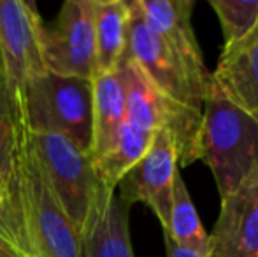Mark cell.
<instances>
[{
    "instance_id": "3957f363",
    "label": "cell",
    "mask_w": 258,
    "mask_h": 257,
    "mask_svg": "<svg viewBox=\"0 0 258 257\" xmlns=\"http://www.w3.org/2000/svg\"><path fill=\"white\" fill-rule=\"evenodd\" d=\"M16 111L23 115L30 132L61 134L92 157L93 83L90 79L48 71L27 86L23 106Z\"/></svg>"
},
{
    "instance_id": "9a60e30c",
    "label": "cell",
    "mask_w": 258,
    "mask_h": 257,
    "mask_svg": "<svg viewBox=\"0 0 258 257\" xmlns=\"http://www.w3.org/2000/svg\"><path fill=\"white\" fill-rule=\"evenodd\" d=\"M93 144L92 161L112 146L125 124V93L118 71L99 74L93 79Z\"/></svg>"
},
{
    "instance_id": "ac0fdd59",
    "label": "cell",
    "mask_w": 258,
    "mask_h": 257,
    "mask_svg": "<svg viewBox=\"0 0 258 257\" xmlns=\"http://www.w3.org/2000/svg\"><path fill=\"white\" fill-rule=\"evenodd\" d=\"M223 34V46L248 37L258 25V0H209Z\"/></svg>"
},
{
    "instance_id": "44dd1931",
    "label": "cell",
    "mask_w": 258,
    "mask_h": 257,
    "mask_svg": "<svg viewBox=\"0 0 258 257\" xmlns=\"http://www.w3.org/2000/svg\"><path fill=\"white\" fill-rule=\"evenodd\" d=\"M0 257H18L14 245L9 240H6L2 233H0Z\"/></svg>"
},
{
    "instance_id": "8fae6325",
    "label": "cell",
    "mask_w": 258,
    "mask_h": 257,
    "mask_svg": "<svg viewBox=\"0 0 258 257\" xmlns=\"http://www.w3.org/2000/svg\"><path fill=\"white\" fill-rule=\"evenodd\" d=\"M128 210L114 190L100 183L79 231L81 257H134Z\"/></svg>"
},
{
    "instance_id": "4fadbf2b",
    "label": "cell",
    "mask_w": 258,
    "mask_h": 257,
    "mask_svg": "<svg viewBox=\"0 0 258 257\" xmlns=\"http://www.w3.org/2000/svg\"><path fill=\"white\" fill-rule=\"evenodd\" d=\"M211 72L223 95L258 124V25L242 41L223 46Z\"/></svg>"
},
{
    "instance_id": "7c38bea8",
    "label": "cell",
    "mask_w": 258,
    "mask_h": 257,
    "mask_svg": "<svg viewBox=\"0 0 258 257\" xmlns=\"http://www.w3.org/2000/svg\"><path fill=\"white\" fill-rule=\"evenodd\" d=\"M209 247L211 257H258V182L221 199Z\"/></svg>"
},
{
    "instance_id": "7402d4cb",
    "label": "cell",
    "mask_w": 258,
    "mask_h": 257,
    "mask_svg": "<svg viewBox=\"0 0 258 257\" xmlns=\"http://www.w3.org/2000/svg\"><path fill=\"white\" fill-rule=\"evenodd\" d=\"M16 252H18V257H34V252H32L30 248H27V250H23V248H16Z\"/></svg>"
},
{
    "instance_id": "30bf717a",
    "label": "cell",
    "mask_w": 258,
    "mask_h": 257,
    "mask_svg": "<svg viewBox=\"0 0 258 257\" xmlns=\"http://www.w3.org/2000/svg\"><path fill=\"white\" fill-rule=\"evenodd\" d=\"M136 4L144 21L169 44L195 86L207 97L213 72L204 62L191 23L195 0H136Z\"/></svg>"
},
{
    "instance_id": "5b68a950",
    "label": "cell",
    "mask_w": 258,
    "mask_h": 257,
    "mask_svg": "<svg viewBox=\"0 0 258 257\" xmlns=\"http://www.w3.org/2000/svg\"><path fill=\"white\" fill-rule=\"evenodd\" d=\"M0 55L7 92L21 110L27 86L48 72L44 23L34 2L0 0Z\"/></svg>"
},
{
    "instance_id": "6da1fadb",
    "label": "cell",
    "mask_w": 258,
    "mask_h": 257,
    "mask_svg": "<svg viewBox=\"0 0 258 257\" xmlns=\"http://www.w3.org/2000/svg\"><path fill=\"white\" fill-rule=\"evenodd\" d=\"M11 183L34 257H81L79 233L54 194L20 111Z\"/></svg>"
},
{
    "instance_id": "7a4b0ae2",
    "label": "cell",
    "mask_w": 258,
    "mask_h": 257,
    "mask_svg": "<svg viewBox=\"0 0 258 257\" xmlns=\"http://www.w3.org/2000/svg\"><path fill=\"white\" fill-rule=\"evenodd\" d=\"M199 148L221 199L258 182V124L235 108L214 81L202 106Z\"/></svg>"
},
{
    "instance_id": "52a82bcc",
    "label": "cell",
    "mask_w": 258,
    "mask_h": 257,
    "mask_svg": "<svg viewBox=\"0 0 258 257\" xmlns=\"http://www.w3.org/2000/svg\"><path fill=\"white\" fill-rule=\"evenodd\" d=\"M30 134L54 194L79 233L88 217L97 187L100 185L92 157L83 153L61 134Z\"/></svg>"
},
{
    "instance_id": "5bb4252c",
    "label": "cell",
    "mask_w": 258,
    "mask_h": 257,
    "mask_svg": "<svg viewBox=\"0 0 258 257\" xmlns=\"http://www.w3.org/2000/svg\"><path fill=\"white\" fill-rule=\"evenodd\" d=\"M130 6L126 0H93L97 71L114 72L126 52Z\"/></svg>"
},
{
    "instance_id": "8992f818",
    "label": "cell",
    "mask_w": 258,
    "mask_h": 257,
    "mask_svg": "<svg viewBox=\"0 0 258 257\" xmlns=\"http://www.w3.org/2000/svg\"><path fill=\"white\" fill-rule=\"evenodd\" d=\"M130 23L125 57L141 69L146 79L174 104L202 115L204 93L195 86L165 41L144 21L136 0H130Z\"/></svg>"
},
{
    "instance_id": "ba28073f",
    "label": "cell",
    "mask_w": 258,
    "mask_h": 257,
    "mask_svg": "<svg viewBox=\"0 0 258 257\" xmlns=\"http://www.w3.org/2000/svg\"><path fill=\"white\" fill-rule=\"evenodd\" d=\"M44 55L53 74L90 81L99 76L93 0L63 2L53 27H44Z\"/></svg>"
},
{
    "instance_id": "d6986e66",
    "label": "cell",
    "mask_w": 258,
    "mask_h": 257,
    "mask_svg": "<svg viewBox=\"0 0 258 257\" xmlns=\"http://www.w3.org/2000/svg\"><path fill=\"white\" fill-rule=\"evenodd\" d=\"M18 143V111L0 76V176L9 180Z\"/></svg>"
},
{
    "instance_id": "277c9868",
    "label": "cell",
    "mask_w": 258,
    "mask_h": 257,
    "mask_svg": "<svg viewBox=\"0 0 258 257\" xmlns=\"http://www.w3.org/2000/svg\"><path fill=\"white\" fill-rule=\"evenodd\" d=\"M116 71L125 93L126 122L148 132H169L176 146L179 168H186L195 161H201L199 139L202 115L184 110L163 97L148 81L141 69L126 57H123Z\"/></svg>"
},
{
    "instance_id": "9c48e42d",
    "label": "cell",
    "mask_w": 258,
    "mask_h": 257,
    "mask_svg": "<svg viewBox=\"0 0 258 257\" xmlns=\"http://www.w3.org/2000/svg\"><path fill=\"white\" fill-rule=\"evenodd\" d=\"M177 171L179 166L172 137L165 130H156L144 157L119 180L116 195L128 206L136 202L146 204L160 220L162 229L167 231Z\"/></svg>"
},
{
    "instance_id": "ffe728a7",
    "label": "cell",
    "mask_w": 258,
    "mask_h": 257,
    "mask_svg": "<svg viewBox=\"0 0 258 257\" xmlns=\"http://www.w3.org/2000/svg\"><path fill=\"white\" fill-rule=\"evenodd\" d=\"M163 240H165L167 257H211V255H201L194 250H188V248L179 247V245H176L169 236H165V234H163Z\"/></svg>"
},
{
    "instance_id": "603a6c76",
    "label": "cell",
    "mask_w": 258,
    "mask_h": 257,
    "mask_svg": "<svg viewBox=\"0 0 258 257\" xmlns=\"http://www.w3.org/2000/svg\"><path fill=\"white\" fill-rule=\"evenodd\" d=\"M0 76H2V55H0Z\"/></svg>"
},
{
    "instance_id": "2e32d148",
    "label": "cell",
    "mask_w": 258,
    "mask_h": 257,
    "mask_svg": "<svg viewBox=\"0 0 258 257\" xmlns=\"http://www.w3.org/2000/svg\"><path fill=\"white\" fill-rule=\"evenodd\" d=\"M153 136L155 132L143 130L125 120L112 146L102 157L93 161L99 182L107 189L116 190L119 180L144 157L148 148L151 146Z\"/></svg>"
},
{
    "instance_id": "e0dca14e",
    "label": "cell",
    "mask_w": 258,
    "mask_h": 257,
    "mask_svg": "<svg viewBox=\"0 0 258 257\" xmlns=\"http://www.w3.org/2000/svg\"><path fill=\"white\" fill-rule=\"evenodd\" d=\"M176 245L188 250H194L201 255H211L209 234L202 227L197 208L190 197L181 173H176L172 190V208H170L169 229L163 231Z\"/></svg>"
}]
</instances>
